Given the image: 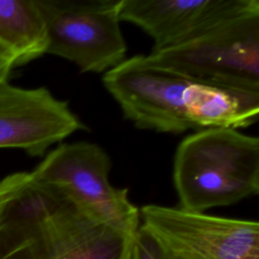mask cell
Returning <instances> with one entry per match:
<instances>
[{
  "instance_id": "6da1fadb",
  "label": "cell",
  "mask_w": 259,
  "mask_h": 259,
  "mask_svg": "<svg viewBox=\"0 0 259 259\" xmlns=\"http://www.w3.org/2000/svg\"><path fill=\"white\" fill-rule=\"evenodd\" d=\"M102 82L123 116L142 130L181 134L236 128L246 114V101L239 91L154 66L144 55L124 59L103 74Z\"/></svg>"
},
{
  "instance_id": "7a4b0ae2",
  "label": "cell",
  "mask_w": 259,
  "mask_h": 259,
  "mask_svg": "<svg viewBox=\"0 0 259 259\" xmlns=\"http://www.w3.org/2000/svg\"><path fill=\"white\" fill-rule=\"evenodd\" d=\"M173 182L179 208L204 212L259 192V140L238 130L197 131L178 145Z\"/></svg>"
},
{
  "instance_id": "3957f363",
  "label": "cell",
  "mask_w": 259,
  "mask_h": 259,
  "mask_svg": "<svg viewBox=\"0 0 259 259\" xmlns=\"http://www.w3.org/2000/svg\"><path fill=\"white\" fill-rule=\"evenodd\" d=\"M199 83L259 93V13L230 19L186 42L145 55Z\"/></svg>"
},
{
  "instance_id": "277c9868",
  "label": "cell",
  "mask_w": 259,
  "mask_h": 259,
  "mask_svg": "<svg viewBox=\"0 0 259 259\" xmlns=\"http://www.w3.org/2000/svg\"><path fill=\"white\" fill-rule=\"evenodd\" d=\"M110 170L107 153L96 144L82 141L59 145L31 174L60 191L87 217L135 235L140 227V209L131 202L126 188L110 184Z\"/></svg>"
},
{
  "instance_id": "5b68a950",
  "label": "cell",
  "mask_w": 259,
  "mask_h": 259,
  "mask_svg": "<svg viewBox=\"0 0 259 259\" xmlns=\"http://www.w3.org/2000/svg\"><path fill=\"white\" fill-rule=\"evenodd\" d=\"M47 33V54L82 73H105L125 59L120 29L122 0H35Z\"/></svg>"
},
{
  "instance_id": "8992f818",
  "label": "cell",
  "mask_w": 259,
  "mask_h": 259,
  "mask_svg": "<svg viewBox=\"0 0 259 259\" xmlns=\"http://www.w3.org/2000/svg\"><path fill=\"white\" fill-rule=\"evenodd\" d=\"M134 236L68 201L40 224L0 231V259H134Z\"/></svg>"
},
{
  "instance_id": "52a82bcc",
  "label": "cell",
  "mask_w": 259,
  "mask_h": 259,
  "mask_svg": "<svg viewBox=\"0 0 259 259\" xmlns=\"http://www.w3.org/2000/svg\"><path fill=\"white\" fill-rule=\"evenodd\" d=\"M140 222L170 259H259L256 221L148 204Z\"/></svg>"
},
{
  "instance_id": "ba28073f",
  "label": "cell",
  "mask_w": 259,
  "mask_h": 259,
  "mask_svg": "<svg viewBox=\"0 0 259 259\" xmlns=\"http://www.w3.org/2000/svg\"><path fill=\"white\" fill-rule=\"evenodd\" d=\"M86 126L67 101L45 87L0 83V148L21 149L41 157L48 149Z\"/></svg>"
},
{
  "instance_id": "9c48e42d",
  "label": "cell",
  "mask_w": 259,
  "mask_h": 259,
  "mask_svg": "<svg viewBox=\"0 0 259 259\" xmlns=\"http://www.w3.org/2000/svg\"><path fill=\"white\" fill-rule=\"evenodd\" d=\"M250 13H259L258 0H122L120 20L142 28L159 51Z\"/></svg>"
},
{
  "instance_id": "30bf717a",
  "label": "cell",
  "mask_w": 259,
  "mask_h": 259,
  "mask_svg": "<svg viewBox=\"0 0 259 259\" xmlns=\"http://www.w3.org/2000/svg\"><path fill=\"white\" fill-rule=\"evenodd\" d=\"M0 45L13 54L16 66L47 54V28L35 0H0Z\"/></svg>"
},
{
  "instance_id": "8fae6325",
  "label": "cell",
  "mask_w": 259,
  "mask_h": 259,
  "mask_svg": "<svg viewBox=\"0 0 259 259\" xmlns=\"http://www.w3.org/2000/svg\"><path fill=\"white\" fill-rule=\"evenodd\" d=\"M134 259H170L159 243L141 226L134 236Z\"/></svg>"
},
{
  "instance_id": "7c38bea8",
  "label": "cell",
  "mask_w": 259,
  "mask_h": 259,
  "mask_svg": "<svg viewBox=\"0 0 259 259\" xmlns=\"http://www.w3.org/2000/svg\"><path fill=\"white\" fill-rule=\"evenodd\" d=\"M16 66V60L6 48L0 45V83L7 81L10 71Z\"/></svg>"
}]
</instances>
